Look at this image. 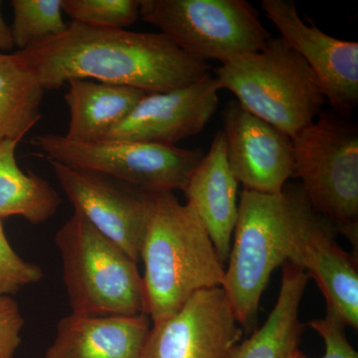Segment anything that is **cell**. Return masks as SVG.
I'll use <instances>...</instances> for the list:
<instances>
[{"label":"cell","mask_w":358,"mask_h":358,"mask_svg":"<svg viewBox=\"0 0 358 358\" xmlns=\"http://www.w3.org/2000/svg\"><path fill=\"white\" fill-rule=\"evenodd\" d=\"M16 53L31 68L44 91L61 88L70 80L92 79L159 93L195 83L210 68L162 33L74 21L59 36Z\"/></svg>","instance_id":"cell-1"},{"label":"cell","mask_w":358,"mask_h":358,"mask_svg":"<svg viewBox=\"0 0 358 358\" xmlns=\"http://www.w3.org/2000/svg\"><path fill=\"white\" fill-rule=\"evenodd\" d=\"M140 260L145 313L154 324L171 317L196 292L223 287L225 268L192 205L173 192H152Z\"/></svg>","instance_id":"cell-2"},{"label":"cell","mask_w":358,"mask_h":358,"mask_svg":"<svg viewBox=\"0 0 358 358\" xmlns=\"http://www.w3.org/2000/svg\"><path fill=\"white\" fill-rule=\"evenodd\" d=\"M301 188L300 182L287 183L275 194L244 188L240 194L234 243L222 288L244 334L257 329L261 296L271 275L288 260Z\"/></svg>","instance_id":"cell-3"},{"label":"cell","mask_w":358,"mask_h":358,"mask_svg":"<svg viewBox=\"0 0 358 358\" xmlns=\"http://www.w3.org/2000/svg\"><path fill=\"white\" fill-rule=\"evenodd\" d=\"M219 89L228 90L245 109L296 138L315 121L326 98L307 62L282 36L263 49L216 68Z\"/></svg>","instance_id":"cell-4"},{"label":"cell","mask_w":358,"mask_h":358,"mask_svg":"<svg viewBox=\"0 0 358 358\" xmlns=\"http://www.w3.org/2000/svg\"><path fill=\"white\" fill-rule=\"evenodd\" d=\"M72 313L89 317H134L145 313L143 277L117 244L78 212L55 237Z\"/></svg>","instance_id":"cell-5"},{"label":"cell","mask_w":358,"mask_h":358,"mask_svg":"<svg viewBox=\"0 0 358 358\" xmlns=\"http://www.w3.org/2000/svg\"><path fill=\"white\" fill-rule=\"evenodd\" d=\"M293 178L336 232L358 250V127L352 119L322 110L294 138Z\"/></svg>","instance_id":"cell-6"},{"label":"cell","mask_w":358,"mask_h":358,"mask_svg":"<svg viewBox=\"0 0 358 358\" xmlns=\"http://www.w3.org/2000/svg\"><path fill=\"white\" fill-rule=\"evenodd\" d=\"M140 16L192 57L224 63L272 37L246 0H140Z\"/></svg>","instance_id":"cell-7"},{"label":"cell","mask_w":358,"mask_h":358,"mask_svg":"<svg viewBox=\"0 0 358 358\" xmlns=\"http://www.w3.org/2000/svg\"><path fill=\"white\" fill-rule=\"evenodd\" d=\"M30 143L41 159L106 174L148 192H183L205 155L201 150L143 141L79 143L54 134L34 136Z\"/></svg>","instance_id":"cell-8"},{"label":"cell","mask_w":358,"mask_h":358,"mask_svg":"<svg viewBox=\"0 0 358 358\" xmlns=\"http://www.w3.org/2000/svg\"><path fill=\"white\" fill-rule=\"evenodd\" d=\"M336 234L333 224L313 208L301 187L294 209L287 262L315 280L326 299L327 313L345 327L357 329V258L339 246Z\"/></svg>","instance_id":"cell-9"},{"label":"cell","mask_w":358,"mask_h":358,"mask_svg":"<svg viewBox=\"0 0 358 358\" xmlns=\"http://www.w3.org/2000/svg\"><path fill=\"white\" fill-rule=\"evenodd\" d=\"M47 162L75 211L138 263L152 192L96 171Z\"/></svg>","instance_id":"cell-10"},{"label":"cell","mask_w":358,"mask_h":358,"mask_svg":"<svg viewBox=\"0 0 358 358\" xmlns=\"http://www.w3.org/2000/svg\"><path fill=\"white\" fill-rule=\"evenodd\" d=\"M280 36L307 62L336 114L352 119L358 103V42L331 36L300 17L293 0H263Z\"/></svg>","instance_id":"cell-11"},{"label":"cell","mask_w":358,"mask_h":358,"mask_svg":"<svg viewBox=\"0 0 358 358\" xmlns=\"http://www.w3.org/2000/svg\"><path fill=\"white\" fill-rule=\"evenodd\" d=\"M243 334L222 287L204 289L154 324L141 358H228Z\"/></svg>","instance_id":"cell-12"},{"label":"cell","mask_w":358,"mask_h":358,"mask_svg":"<svg viewBox=\"0 0 358 358\" xmlns=\"http://www.w3.org/2000/svg\"><path fill=\"white\" fill-rule=\"evenodd\" d=\"M228 162L244 189L280 193L294 169V140L245 109L238 101L222 110Z\"/></svg>","instance_id":"cell-13"},{"label":"cell","mask_w":358,"mask_h":358,"mask_svg":"<svg viewBox=\"0 0 358 358\" xmlns=\"http://www.w3.org/2000/svg\"><path fill=\"white\" fill-rule=\"evenodd\" d=\"M219 91L209 73L188 86L148 93L105 140L176 145L203 131L217 110Z\"/></svg>","instance_id":"cell-14"},{"label":"cell","mask_w":358,"mask_h":358,"mask_svg":"<svg viewBox=\"0 0 358 358\" xmlns=\"http://www.w3.org/2000/svg\"><path fill=\"white\" fill-rule=\"evenodd\" d=\"M239 182L228 162L222 129L212 140L208 152L188 179L183 192L187 203L203 223L221 263L229 258L231 240L238 219Z\"/></svg>","instance_id":"cell-15"},{"label":"cell","mask_w":358,"mask_h":358,"mask_svg":"<svg viewBox=\"0 0 358 358\" xmlns=\"http://www.w3.org/2000/svg\"><path fill=\"white\" fill-rule=\"evenodd\" d=\"M150 319L67 315L57 324L55 341L44 358H141Z\"/></svg>","instance_id":"cell-16"},{"label":"cell","mask_w":358,"mask_h":358,"mask_svg":"<svg viewBox=\"0 0 358 358\" xmlns=\"http://www.w3.org/2000/svg\"><path fill=\"white\" fill-rule=\"evenodd\" d=\"M308 280L305 271L285 263L279 298L267 320L237 343L228 358H306L300 350L305 324L299 312Z\"/></svg>","instance_id":"cell-17"},{"label":"cell","mask_w":358,"mask_h":358,"mask_svg":"<svg viewBox=\"0 0 358 358\" xmlns=\"http://www.w3.org/2000/svg\"><path fill=\"white\" fill-rule=\"evenodd\" d=\"M68 84L65 101L70 122L64 136L79 143L105 140L148 94L133 87L95 80L74 79Z\"/></svg>","instance_id":"cell-18"},{"label":"cell","mask_w":358,"mask_h":358,"mask_svg":"<svg viewBox=\"0 0 358 358\" xmlns=\"http://www.w3.org/2000/svg\"><path fill=\"white\" fill-rule=\"evenodd\" d=\"M20 141H0V219L21 216L32 224L46 222L62 200L48 181L21 171L15 155Z\"/></svg>","instance_id":"cell-19"},{"label":"cell","mask_w":358,"mask_h":358,"mask_svg":"<svg viewBox=\"0 0 358 358\" xmlns=\"http://www.w3.org/2000/svg\"><path fill=\"white\" fill-rule=\"evenodd\" d=\"M44 92L17 53H0V141H21L37 124Z\"/></svg>","instance_id":"cell-20"},{"label":"cell","mask_w":358,"mask_h":358,"mask_svg":"<svg viewBox=\"0 0 358 358\" xmlns=\"http://www.w3.org/2000/svg\"><path fill=\"white\" fill-rule=\"evenodd\" d=\"M14 45L24 50L54 38L67 29L62 17V0H13Z\"/></svg>","instance_id":"cell-21"},{"label":"cell","mask_w":358,"mask_h":358,"mask_svg":"<svg viewBox=\"0 0 358 358\" xmlns=\"http://www.w3.org/2000/svg\"><path fill=\"white\" fill-rule=\"evenodd\" d=\"M62 10L81 24L126 29L140 17V0H62Z\"/></svg>","instance_id":"cell-22"},{"label":"cell","mask_w":358,"mask_h":358,"mask_svg":"<svg viewBox=\"0 0 358 358\" xmlns=\"http://www.w3.org/2000/svg\"><path fill=\"white\" fill-rule=\"evenodd\" d=\"M44 278L41 267L26 262L14 251L4 233L0 219V296H13Z\"/></svg>","instance_id":"cell-23"},{"label":"cell","mask_w":358,"mask_h":358,"mask_svg":"<svg viewBox=\"0 0 358 358\" xmlns=\"http://www.w3.org/2000/svg\"><path fill=\"white\" fill-rule=\"evenodd\" d=\"M24 319L11 296H0V358H13L21 343Z\"/></svg>","instance_id":"cell-24"},{"label":"cell","mask_w":358,"mask_h":358,"mask_svg":"<svg viewBox=\"0 0 358 358\" xmlns=\"http://www.w3.org/2000/svg\"><path fill=\"white\" fill-rule=\"evenodd\" d=\"M308 326L324 339L326 353L320 358H358V353L348 341L345 326L331 313L324 319L313 320Z\"/></svg>","instance_id":"cell-25"},{"label":"cell","mask_w":358,"mask_h":358,"mask_svg":"<svg viewBox=\"0 0 358 358\" xmlns=\"http://www.w3.org/2000/svg\"><path fill=\"white\" fill-rule=\"evenodd\" d=\"M1 4V2H0ZM15 46L11 28L6 24L0 10V50L9 51Z\"/></svg>","instance_id":"cell-26"}]
</instances>
